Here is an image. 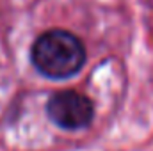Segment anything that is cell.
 <instances>
[{
	"label": "cell",
	"instance_id": "1",
	"mask_svg": "<svg viewBox=\"0 0 153 151\" xmlns=\"http://www.w3.org/2000/svg\"><path fill=\"white\" fill-rule=\"evenodd\" d=\"M32 62L39 73L48 78H70L82 70L85 50L75 34L52 29L36 39L32 46Z\"/></svg>",
	"mask_w": 153,
	"mask_h": 151
},
{
	"label": "cell",
	"instance_id": "2",
	"mask_svg": "<svg viewBox=\"0 0 153 151\" xmlns=\"http://www.w3.org/2000/svg\"><path fill=\"white\" fill-rule=\"evenodd\" d=\"M46 112L50 119L64 130L85 128L94 115L93 101L76 91H61L48 100Z\"/></svg>",
	"mask_w": 153,
	"mask_h": 151
}]
</instances>
